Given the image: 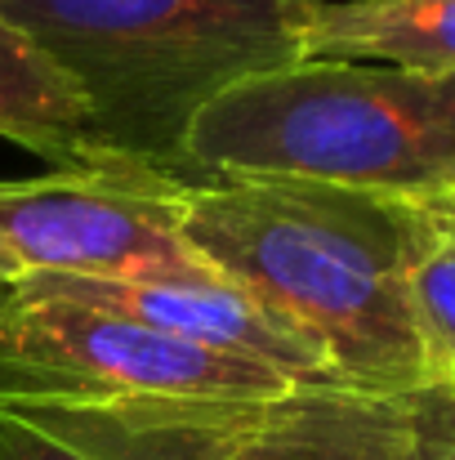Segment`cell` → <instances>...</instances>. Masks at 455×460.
<instances>
[{"label":"cell","mask_w":455,"mask_h":460,"mask_svg":"<svg viewBox=\"0 0 455 460\" xmlns=\"http://www.w3.org/2000/svg\"><path fill=\"white\" fill-rule=\"evenodd\" d=\"M174 210L188 251L264 308L335 385L393 398L429 389L398 197L291 174H214L183 179Z\"/></svg>","instance_id":"cell-1"},{"label":"cell","mask_w":455,"mask_h":460,"mask_svg":"<svg viewBox=\"0 0 455 460\" xmlns=\"http://www.w3.org/2000/svg\"><path fill=\"white\" fill-rule=\"evenodd\" d=\"M326 0H0L81 90L121 161L183 174V144L223 90L291 67Z\"/></svg>","instance_id":"cell-2"},{"label":"cell","mask_w":455,"mask_h":460,"mask_svg":"<svg viewBox=\"0 0 455 460\" xmlns=\"http://www.w3.org/2000/svg\"><path fill=\"white\" fill-rule=\"evenodd\" d=\"M183 174H291L384 197L455 192V76L300 58L201 108Z\"/></svg>","instance_id":"cell-3"},{"label":"cell","mask_w":455,"mask_h":460,"mask_svg":"<svg viewBox=\"0 0 455 460\" xmlns=\"http://www.w3.org/2000/svg\"><path fill=\"white\" fill-rule=\"evenodd\" d=\"M291 380L31 278L0 287V407L255 402Z\"/></svg>","instance_id":"cell-4"},{"label":"cell","mask_w":455,"mask_h":460,"mask_svg":"<svg viewBox=\"0 0 455 460\" xmlns=\"http://www.w3.org/2000/svg\"><path fill=\"white\" fill-rule=\"evenodd\" d=\"M156 170H58L0 183V251L27 273L99 282H179L210 269L179 237L174 192Z\"/></svg>","instance_id":"cell-5"},{"label":"cell","mask_w":455,"mask_h":460,"mask_svg":"<svg viewBox=\"0 0 455 460\" xmlns=\"http://www.w3.org/2000/svg\"><path fill=\"white\" fill-rule=\"evenodd\" d=\"M407 398L291 385L255 402H156V416L174 460H420Z\"/></svg>","instance_id":"cell-6"},{"label":"cell","mask_w":455,"mask_h":460,"mask_svg":"<svg viewBox=\"0 0 455 460\" xmlns=\"http://www.w3.org/2000/svg\"><path fill=\"white\" fill-rule=\"evenodd\" d=\"M27 278L49 291L76 296L85 305L126 313L174 340L264 362L291 385H335L303 344H295L264 308L246 300L219 273L179 278V282H99V278H58V273H27Z\"/></svg>","instance_id":"cell-7"},{"label":"cell","mask_w":455,"mask_h":460,"mask_svg":"<svg viewBox=\"0 0 455 460\" xmlns=\"http://www.w3.org/2000/svg\"><path fill=\"white\" fill-rule=\"evenodd\" d=\"M0 139L58 170H139L112 153L81 90L0 13Z\"/></svg>","instance_id":"cell-8"},{"label":"cell","mask_w":455,"mask_h":460,"mask_svg":"<svg viewBox=\"0 0 455 460\" xmlns=\"http://www.w3.org/2000/svg\"><path fill=\"white\" fill-rule=\"evenodd\" d=\"M303 58L455 76V0H326L303 36Z\"/></svg>","instance_id":"cell-9"},{"label":"cell","mask_w":455,"mask_h":460,"mask_svg":"<svg viewBox=\"0 0 455 460\" xmlns=\"http://www.w3.org/2000/svg\"><path fill=\"white\" fill-rule=\"evenodd\" d=\"M0 460H174L156 402L0 407Z\"/></svg>","instance_id":"cell-10"},{"label":"cell","mask_w":455,"mask_h":460,"mask_svg":"<svg viewBox=\"0 0 455 460\" xmlns=\"http://www.w3.org/2000/svg\"><path fill=\"white\" fill-rule=\"evenodd\" d=\"M402 201V264L416 335L429 362V385L455 389V197H398Z\"/></svg>","instance_id":"cell-11"},{"label":"cell","mask_w":455,"mask_h":460,"mask_svg":"<svg viewBox=\"0 0 455 460\" xmlns=\"http://www.w3.org/2000/svg\"><path fill=\"white\" fill-rule=\"evenodd\" d=\"M407 402H411L420 460H455V389L429 385V389H416Z\"/></svg>","instance_id":"cell-12"},{"label":"cell","mask_w":455,"mask_h":460,"mask_svg":"<svg viewBox=\"0 0 455 460\" xmlns=\"http://www.w3.org/2000/svg\"><path fill=\"white\" fill-rule=\"evenodd\" d=\"M22 278V269H18V260L9 255V251H0V287H13Z\"/></svg>","instance_id":"cell-13"},{"label":"cell","mask_w":455,"mask_h":460,"mask_svg":"<svg viewBox=\"0 0 455 460\" xmlns=\"http://www.w3.org/2000/svg\"><path fill=\"white\" fill-rule=\"evenodd\" d=\"M451 197H455V192H451Z\"/></svg>","instance_id":"cell-14"}]
</instances>
